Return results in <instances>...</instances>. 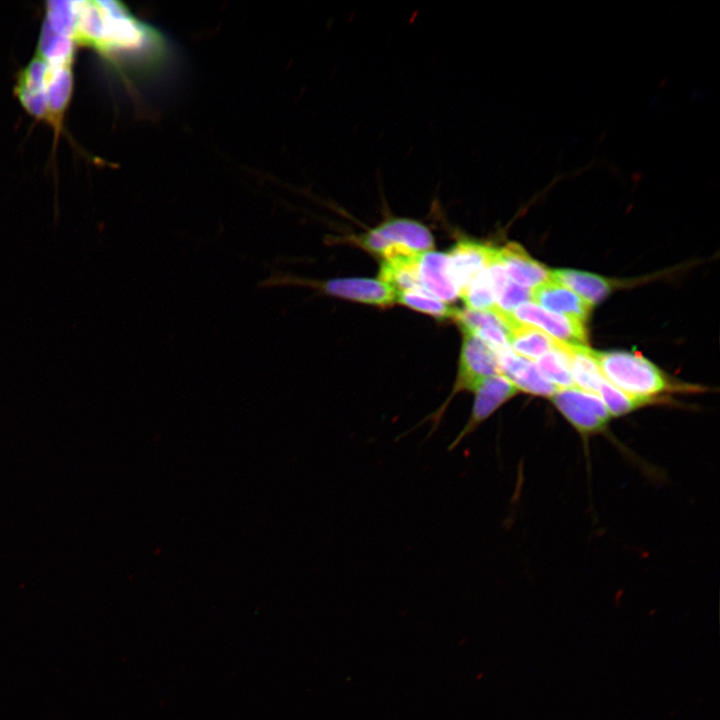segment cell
Wrapping results in <instances>:
<instances>
[{"label": "cell", "instance_id": "30bf717a", "mask_svg": "<svg viewBox=\"0 0 720 720\" xmlns=\"http://www.w3.org/2000/svg\"><path fill=\"white\" fill-rule=\"evenodd\" d=\"M418 277L421 290L444 302L458 297L446 253L427 251L420 255Z\"/></svg>", "mask_w": 720, "mask_h": 720}, {"label": "cell", "instance_id": "3957f363", "mask_svg": "<svg viewBox=\"0 0 720 720\" xmlns=\"http://www.w3.org/2000/svg\"><path fill=\"white\" fill-rule=\"evenodd\" d=\"M551 401L585 440L605 431L611 418L598 395L577 387L559 389Z\"/></svg>", "mask_w": 720, "mask_h": 720}, {"label": "cell", "instance_id": "ac0fdd59", "mask_svg": "<svg viewBox=\"0 0 720 720\" xmlns=\"http://www.w3.org/2000/svg\"><path fill=\"white\" fill-rule=\"evenodd\" d=\"M467 309L490 311L496 307L494 291L487 269L478 274L460 294Z\"/></svg>", "mask_w": 720, "mask_h": 720}, {"label": "cell", "instance_id": "52a82bcc", "mask_svg": "<svg viewBox=\"0 0 720 720\" xmlns=\"http://www.w3.org/2000/svg\"><path fill=\"white\" fill-rule=\"evenodd\" d=\"M511 314L517 321L534 326L562 343L587 346L584 323L577 319L549 312L528 302L516 307Z\"/></svg>", "mask_w": 720, "mask_h": 720}, {"label": "cell", "instance_id": "9c48e42d", "mask_svg": "<svg viewBox=\"0 0 720 720\" xmlns=\"http://www.w3.org/2000/svg\"><path fill=\"white\" fill-rule=\"evenodd\" d=\"M498 356L500 375L509 380L518 390L550 398L559 390L543 376L532 360L516 354L512 349L506 350Z\"/></svg>", "mask_w": 720, "mask_h": 720}, {"label": "cell", "instance_id": "2e32d148", "mask_svg": "<svg viewBox=\"0 0 720 720\" xmlns=\"http://www.w3.org/2000/svg\"><path fill=\"white\" fill-rule=\"evenodd\" d=\"M537 368L559 389L576 387L565 354L555 339V347L537 359Z\"/></svg>", "mask_w": 720, "mask_h": 720}, {"label": "cell", "instance_id": "9a60e30c", "mask_svg": "<svg viewBox=\"0 0 720 720\" xmlns=\"http://www.w3.org/2000/svg\"><path fill=\"white\" fill-rule=\"evenodd\" d=\"M509 343L516 354L529 360H537L555 347L554 338L515 318L509 327Z\"/></svg>", "mask_w": 720, "mask_h": 720}, {"label": "cell", "instance_id": "ffe728a7", "mask_svg": "<svg viewBox=\"0 0 720 720\" xmlns=\"http://www.w3.org/2000/svg\"><path fill=\"white\" fill-rule=\"evenodd\" d=\"M531 299V290L508 281L496 297V307L511 314L519 305Z\"/></svg>", "mask_w": 720, "mask_h": 720}, {"label": "cell", "instance_id": "8992f818", "mask_svg": "<svg viewBox=\"0 0 720 720\" xmlns=\"http://www.w3.org/2000/svg\"><path fill=\"white\" fill-rule=\"evenodd\" d=\"M474 403L470 417L457 437L449 445L453 450L467 436L472 434L484 421H486L498 408L513 398L518 389L504 376L494 375L481 380L474 390Z\"/></svg>", "mask_w": 720, "mask_h": 720}, {"label": "cell", "instance_id": "6da1fadb", "mask_svg": "<svg viewBox=\"0 0 720 720\" xmlns=\"http://www.w3.org/2000/svg\"><path fill=\"white\" fill-rule=\"evenodd\" d=\"M82 7L76 39L93 47L123 77L157 72L167 58L162 34L119 2H88Z\"/></svg>", "mask_w": 720, "mask_h": 720}, {"label": "cell", "instance_id": "5bb4252c", "mask_svg": "<svg viewBox=\"0 0 720 720\" xmlns=\"http://www.w3.org/2000/svg\"><path fill=\"white\" fill-rule=\"evenodd\" d=\"M550 280L568 287L591 306L602 301L611 289L607 279L596 274L572 269L552 270L550 271Z\"/></svg>", "mask_w": 720, "mask_h": 720}, {"label": "cell", "instance_id": "7c38bea8", "mask_svg": "<svg viewBox=\"0 0 720 720\" xmlns=\"http://www.w3.org/2000/svg\"><path fill=\"white\" fill-rule=\"evenodd\" d=\"M531 299L545 310L577 319L583 323L591 311L589 303L565 286L552 280L533 288Z\"/></svg>", "mask_w": 720, "mask_h": 720}, {"label": "cell", "instance_id": "d6986e66", "mask_svg": "<svg viewBox=\"0 0 720 720\" xmlns=\"http://www.w3.org/2000/svg\"><path fill=\"white\" fill-rule=\"evenodd\" d=\"M598 396L605 404L611 417H619L628 414L651 402L638 399L624 393L606 379L602 382Z\"/></svg>", "mask_w": 720, "mask_h": 720}, {"label": "cell", "instance_id": "277c9868", "mask_svg": "<svg viewBox=\"0 0 720 720\" xmlns=\"http://www.w3.org/2000/svg\"><path fill=\"white\" fill-rule=\"evenodd\" d=\"M368 251L381 254L391 244H401L419 253L434 246L430 230L422 223L407 218H390L360 237Z\"/></svg>", "mask_w": 720, "mask_h": 720}, {"label": "cell", "instance_id": "ba28073f", "mask_svg": "<svg viewBox=\"0 0 720 720\" xmlns=\"http://www.w3.org/2000/svg\"><path fill=\"white\" fill-rule=\"evenodd\" d=\"M496 254V248L473 240H461L452 247L447 255L458 296L478 274L487 269Z\"/></svg>", "mask_w": 720, "mask_h": 720}, {"label": "cell", "instance_id": "8fae6325", "mask_svg": "<svg viewBox=\"0 0 720 720\" xmlns=\"http://www.w3.org/2000/svg\"><path fill=\"white\" fill-rule=\"evenodd\" d=\"M499 259L508 279L525 288H535L550 280V270L534 260L517 243L498 249Z\"/></svg>", "mask_w": 720, "mask_h": 720}, {"label": "cell", "instance_id": "7a4b0ae2", "mask_svg": "<svg viewBox=\"0 0 720 720\" xmlns=\"http://www.w3.org/2000/svg\"><path fill=\"white\" fill-rule=\"evenodd\" d=\"M595 359L604 378L629 396L649 402L666 391L663 373L638 352H596Z\"/></svg>", "mask_w": 720, "mask_h": 720}, {"label": "cell", "instance_id": "4fadbf2b", "mask_svg": "<svg viewBox=\"0 0 720 720\" xmlns=\"http://www.w3.org/2000/svg\"><path fill=\"white\" fill-rule=\"evenodd\" d=\"M558 342L566 356L575 386L598 395L599 388L605 378L599 369L594 351L585 345H569Z\"/></svg>", "mask_w": 720, "mask_h": 720}, {"label": "cell", "instance_id": "e0dca14e", "mask_svg": "<svg viewBox=\"0 0 720 720\" xmlns=\"http://www.w3.org/2000/svg\"><path fill=\"white\" fill-rule=\"evenodd\" d=\"M396 301L411 309L437 318H451L454 317L456 312L446 302L421 291L407 290L398 292Z\"/></svg>", "mask_w": 720, "mask_h": 720}, {"label": "cell", "instance_id": "5b68a950", "mask_svg": "<svg viewBox=\"0 0 720 720\" xmlns=\"http://www.w3.org/2000/svg\"><path fill=\"white\" fill-rule=\"evenodd\" d=\"M499 374L500 364L497 352L478 337L463 331L454 392L473 391L484 378Z\"/></svg>", "mask_w": 720, "mask_h": 720}]
</instances>
